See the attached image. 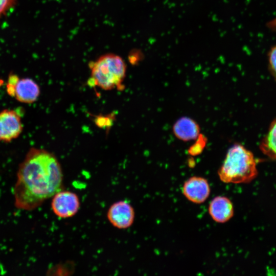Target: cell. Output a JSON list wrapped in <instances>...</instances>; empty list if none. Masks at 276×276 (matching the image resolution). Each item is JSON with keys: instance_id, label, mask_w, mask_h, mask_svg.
I'll use <instances>...</instances> for the list:
<instances>
[{"instance_id": "cell-7", "label": "cell", "mask_w": 276, "mask_h": 276, "mask_svg": "<svg viewBox=\"0 0 276 276\" xmlns=\"http://www.w3.org/2000/svg\"><path fill=\"white\" fill-rule=\"evenodd\" d=\"M134 210L126 200H120L112 204L107 212V218L112 225L119 229H126L133 223Z\"/></svg>"}, {"instance_id": "cell-9", "label": "cell", "mask_w": 276, "mask_h": 276, "mask_svg": "<svg viewBox=\"0 0 276 276\" xmlns=\"http://www.w3.org/2000/svg\"><path fill=\"white\" fill-rule=\"evenodd\" d=\"M209 213L211 218L218 223H225L234 215V206L231 200L225 196H218L210 202Z\"/></svg>"}, {"instance_id": "cell-11", "label": "cell", "mask_w": 276, "mask_h": 276, "mask_svg": "<svg viewBox=\"0 0 276 276\" xmlns=\"http://www.w3.org/2000/svg\"><path fill=\"white\" fill-rule=\"evenodd\" d=\"M260 148L263 154L276 160V119L270 124L266 134L261 142Z\"/></svg>"}, {"instance_id": "cell-4", "label": "cell", "mask_w": 276, "mask_h": 276, "mask_svg": "<svg viewBox=\"0 0 276 276\" xmlns=\"http://www.w3.org/2000/svg\"><path fill=\"white\" fill-rule=\"evenodd\" d=\"M6 90L9 96L20 102L26 104L35 102L40 93L39 86L33 79L29 78H19L15 74L9 75Z\"/></svg>"}, {"instance_id": "cell-2", "label": "cell", "mask_w": 276, "mask_h": 276, "mask_svg": "<svg viewBox=\"0 0 276 276\" xmlns=\"http://www.w3.org/2000/svg\"><path fill=\"white\" fill-rule=\"evenodd\" d=\"M258 174L256 162L251 152L239 144L228 150L218 171L220 179L225 183L249 182Z\"/></svg>"}, {"instance_id": "cell-10", "label": "cell", "mask_w": 276, "mask_h": 276, "mask_svg": "<svg viewBox=\"0 0 276 276\" xmlns=\"http://www.w3.org/2000/svg\"><path fill=\"white\" fill-rule=\"evenodd\" d=\"M175 136L183 141L197 139L200 135V127L195 121L190 118L183 117L179 119L173 126Z\"/></svg>"}, {"instance_id": "cell-6", "label": "cell", "mask_w": 276, "mask_h": 276, "mask_svg": "<svg viewBox=\"0 0 276 276\" xmlns=\"http://www.w3.org/2000/svg\"><path fill=\"white\" fill-rule=\"evenodd\" d=\"M22 129L19 112L8 109L0 111V142L12 141L20 135Z\"/></svg>"}, {"instance_id": "cell-14", "label": "cell", "mask_w": 276, "mask_h": 276, "mask_svg": "<svg viewBox=\"0 0 276 276\" xmlns=\"http://www.w3.org/2000/svg\"><path fill=\"white\" fill-rule=\"evenodd\" d=\"M16 0H0V17L16 4Z\"/></svg>"}, {"instance_id": "cell-1", "label": "cell", "mask_w": 276, "mask_h": 276, "mask_svg": "<svg viewBox=\"0 0 276 276\" xmlns=\"http://www.w3.org/2000/svg\"><path fill=\"white\" fill-rule=\"evenodd\" d=\"M63 174L56 157L47 150L32 148L19 166L13 188L15 206L31 211L62 189Z\"/></svg>"}, {"instance_id": "cell-5", "label": "cell", "mask_w": 276, "mask_h": 276, "mask_svg": "<svg viewBox=\"0 0 276 276\" xmlns=\"http://www.w3.org/2000/svg\"><path fill=\"white\" fill-rule=\"evenodd\" d=\"M80 201L74 192L62 189L52 197L51 208L54 214L63 219L74 216L78 212Z\"/></svg>"}, {"instance_id": "cell-3", "label": "cell", "mask_w": 276, "mask_h": 276, "mask_svg": "<svg viewBox=\"0 0 276 276\" xmlns=\"http://www.w3.org/2000/svg\"><path fill=\"white\" fill-rule=\"evenodd\" d=\"M91 70L90 85H97L104 90L123 88L126 76V65L120 56L107 53L89 64Z\"/></svg>"}, {"instance_id": "cell-13", "label": "cell", "mask_w": 276, "mask_h": 276, "mask_svg": "<svg viewBox=\"0 0 276 276\" xmlns=\"http://www.w3.org/2000/svg\"><path fill=\"white\" fill-rule=\"evenodd\" d=\"M205 144V137L200 135L197 138V142L189 150V152L192 155L199 154L204 147Z\"/></svg>"}, {"instance_id": "cell-8", "label": "cell", "mask_w": 276, "mask_h": 276, "mask_svg": "<svg viewBox=\"0 0 276 276\" xmlns=\"http://www.w3.org/2000/svg\"><path fill=\"white\" fill-rule=\"evenodd\" d=\"M182 191L183 195L189 201L200 204L208 199L211 190L208 181L205 178L193 176L185 182Z\"/></svg>"}, {"instance_id": "cell-15", "label": "cell", "mask_w": 276, "mask_h": 276, "mask_svg": "<svg viewBox=\"0 0 276 276\" xmlns=\"http://www.w3.org/2000/svg\"><path fill=\"white\" fill-rule=\"evenodd\" d=\"M110 119L109 118L105 117H98L96 120V123L98 126L104 127L108 125H110Z\"/></svg>"}, {"instance_id": "cell-12", "label": "cell", "mask_w": 276, "mask_h": 276, "mask_svg": "<svg viewBox=\"0 0 276 276\" xmlns=\"http://www.w3.org/2000/svg\"><path fill=\"white\" fill-rule=\"evenodd\" d=\"M268 68L276 81V44L272 47L268 53Z\"/></svg>"}]
</instances>
